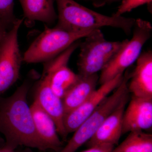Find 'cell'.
I'll use <instances>...</instances> for the list:
<instances>
[{
    "instance_id": "6da1fadb",
    "label": "cell",
    "mask_w": 152,
    "mask_h": 152,
    "mask_svg": "<svg viewBox=\"0 0 152 152\" xmlns=\"http://www.w3.org/2000/svg\"><path fill=\"white\" fill-rule=\"evenodd\" d=\"M31 81L29 79L12 95L0 99V132L6 140L5 146L15 150L19 146L48 150L36 131L27 94Z\"/></svg>"
},
{
    "instance_id": "7a4b0ae2",
    "label": "cell",
    "mask_w": 152,
    "mask_h": 152,
    "mask_svg": "<svg viewBox=\"0 0 152 152\" xmlns=\"http://www.w3.org/2000/svg\"><path fill=\"white\" fill-rule=\"evenodd\" d=\"M58 8L56 27L73 32H81L112 27L122 30L127 35L132 31L135 19L123 16H111L97 12L74 0H55Z\"/></svg>"
},
{
    "instance_id": "3957f363",
    "label": "cell",
    "mask_w": 152,
    "mask_h": 152,
    "mask_svg": "<svg viewBox=\"0 0 152 152\" xmlns=\"http://www.w3.org/2000/svg\"><path fill=\"white\" fill-rule=\"evenodd\" d=\"M130 78L129 70L125 72L122 81L111 95L108 96L75 132L65 146L58 152H75L92 137L104 120L124 100L129 97L128 84Z\"/></svg>"
},
{
    "instance_id": "277c9868",
    "label": "cell",
    "mask_w": 152,
    "mask_h": 152,
    "mask_svg": "<svg viewBox=\"0 0 152 152\" xmlns=\"http://www.w3.org/2000/svg\"><path fill=\"white\" fill-rule=\"evenodd\" d=\"M80 43L77 62L78 75H90L102 71L110 62L127 39L109 41L100 29L94 30Z\"/></svg>"
},
{
    "instance_id": "5b68a950",
    "label": "cell",
    "mask_w": 152,
    "mask_h": 152,
    "mask_svg": "<svg viewBox=\"0 0 152 152\" xmlns=\"http://www.w3.org/2000/svg\"><path fill=\"white\" fill-rule=\"evenodd\" d=\"M133 36L101 71L98 83L101 85L110 81L124 72L137 61L146 42L151 38L152 26L149 22L140 18L135 20Z\"/></svg>"
},
{
    "instance_id": "8992f818",
    "label": "cell",
    "mask_w": 152,
    "mask_h": 152,
    "mask_svg": "<svg viewBox=\"0 0 152 152\" xmlns=\"http://www.w3.org/2000/svg\"><path fill=\"white\" fill-rule=\"evenodd\" d=\"M94 30L73 32L56 27H46L25 52L23 61L29 64L46 62Z\"/></svg>"
},
{
    "instance_id": "52a82bcc",
    "label": "cell",
    "mask_w": 152,
    "mask_h": 152,
    "mask_svg": "<svg viewBox=\"0 0 152 152\" xmlns=\"http://www.w3.org/2000/svg\"><path fill=\"white\" fill-rule=\"evenodd\" d=\"M24 18L17 19L7 32L0 48V96L18 80L23 57L18 43V32Z\"/></svg>"
},
{
    "instance_id": "ba28073f",
    "label": "cell",
    "mask_w": 152,
    "mask_h": 152,
    "mask_svg": "<svg viewBox=\"0 0 152 152\" xmlns=\"http://www.w3.org/2000/svg\"><path fill=\"white\" fill-rule=\"evenodd\" d=\"M79 45L80 43L77 41L61 53L45 62L44 64L43 72L48 77L51 88L55 94L61 99L80 77L68 66L71 56Z\"/></svg>"
},
{
    "instance_id": "9c48e42d",
    "label": "cell",
    "mask_w": 152,
    "mask_h": 152,
    "mask_svg": "<svg viewBox=\"0 0 152 152\" xmlns=\"http://www.w3.org/2000/svg\"><path fill=\"white\" fill-rule=\"evenodd\" d=\"M124 76V74L119 75L111 80L101 85L83 103L65 115L64 126L67 134L74 132L109 94L119 86Z\"/></svg>"
},
{
    "instance_id": "30bf717a",
    "label": "cell",
    "mask_w": 152,
    "mask_h": 152,
    "mask_svg": "<svg viewBox=\"0 0 152 152\" xmlns=\"http://www.w3.org/2000/svg\"><path fill=\"white\" fill-rule=\"evenodd\" d=\"M35 94V100L54 121L59 135L66 138L68 134L64 126L62 101L52 91L48 78L44 72L37 83Z\"/></svg>"
},
{
    "instance_id": "8fae6325",
    "label": "cell",
    "mask_w": 152,
    "mask_h": 152,
    "mask_svg": "<svg viewBox=\"0 0 152 152\" xmlns=\"http://www.w3.org/2000/svg\"><path fill=\"white\" fill-rule=\"evenodd\" d=\"M152 126V98L132 96L123 118L122 134L134 131H143Z\"/></svg>"
},
{
    "instance_id": "7c38bea8",
    "label": "cell",
    "mask_w": 152,
    "mask_h": 152,
    "mask_svg": "<svg viewBox=\"0 0 152 152\" xmlns=\"http://www.w3.org/2000/svg\"><path fill=\"white\" fill-rule=\"evenodd\" d=\"M128 83L129 93L134 96L152 98V52H142L136 61V65L131 73Z\"/></svg>"
},
{
    "instance_id": "4fadbf2b",
    "label": "cell",
    "mask_w": 152,
    "mask_h": 152,
    "mask_svg": "<svg viewBox=\"0 0 152 152\" xmlns=\"http://www.w3.org/2000/svg\"><path fill=\"white\" fill-rule=\"evenodd\" d=\"M129 97L125 99L104 120L94 135L87 142L89 148L100 144L117 145L122 134L123 118Z\"/></svg>"
},
{
    "instance_id": "5bb4252c",
    "label": "cell",
    "mask_w": 152,
    "mask_h": 152,
    "mask_svg": "<svg viewBox=\"0 0 152 152\" xmlns=\"http://www.w3.org/2000/svg\"><path fill=\"white\" fill-rule=\"evenodd\" d=\"M30 107L36 131L41 140L48 150L60 151L63 148V144L53 118L42 108L35 100Z\"/></svg>"
},
{
    "instance_id": "9a60e30c",
    "label": "cell",
    "mask_w": 152,
    "mask_h": 152,
    "mask_svg": "<svg viewBox=\"0 0 152 152\" xmlns=\"http://www.w3.org/2000/svg\"><path fill=\"white\" fill-rule=\"evenodd\" d=\"M62 98L64 115L78 107L96 89L99 77L97 74L82 76Z\"/></svg>"
},
{
    "instance_id": "2e32d148",
    "label": "cell",
    "mask_w": 152,
    "mask_h": 152,
    "mask_svg": "<svg viewBox=\"0 0 152 152\" xmlns=\"http://www.w3.org/2000/svg\"><path fill=\"white\" fill-rule=\"evenodd\" d=\"M55 0H19L27 25L40 21L50 26L58 19L54 5Z\"/></svg>"
},
{
    "instance_id": "e0dca14e",
    "label": "cell",
    "mask_w": 152,
    "mask_h": 152,
    "mask_svg": "<svg viewBox=\"0 0 152 152\" xmlns=\"http://www.w3.org/2000/svg\"><path fill=\"white\" fill-rule=\"evenodd\" d=\"M112 152H152V134L143 131L130 132L124 140Z\"/></svg>"
},
{
    "instance_id": "ac0fdd59",
    "label": "cell",
    "mask_w": 152,
    "mask_h": 152,
    "mask_svg": "<svg viewBox=\"0 0 152 152\" xmlns=\"http://www.w3.org/2000/svg\"><path fill=\"white\" fill-rule=\"evenodd\" d=\"M14 8V0H0V23L9 28L12 26L18 19Z\"/></svg>"
},
{
    "instance_id": "d6986e66",
    "label": "cell",
    "mask_w": 152,
    "mask_h": 152,
    "mask_svg": "<svg viewBox=\"0 0 152 152\" xmlns=\"http://www.w3.org/2000/svg\"><path fill=\"white\" fill-rule=\"evenodd\" d=\"M152 2V0H122L117 12L113 15L117 16H122L123 14L131 12L143 5H150Z\"/></svg>"
},
{
    "instance_id": "ffe728a7",
    "label": "cell",
    "mask_w": 152,
    "mask_h": 152,
    "mask_svg": "<svg viewBox=\"0 0 152 152\" xmlns=\"http://www.w3.org/2000/svg\"><path fill=\"white\" fill-rule=\"evenodd\" d=\"M114 146L110 144H100L89 147L81 152H112Z\"/></svg>"
},
{
    "instance_id": "44dd1931",
    "label": "cell",
    "mask_w": 152,
    "mask_h": 152,
    "mask_svg": "<svg viewBox=\"0 0 152 152\" xmlns=\"http://www.w3.org/2000/svg\"><path fill=\"white\" fill-rule=\"evenodd\" d=\"M10 28H11L7 27L4 25L0 23V48H1L3 39H4L7 32Z\"/></svg>"
},
{
    "instance_id": "7402d4cb",
    "label": "cell",
    "mask_w": 152,
    "mask_h": 152,
    "mask_svg": "<svg viewBox=\"0 0 152 152\" xmlns=\"http://www.w3.org/2000/svg\"><path fill=\"white\" fill-rule=\"evenodd\" d=\"M83 1L91 2L94 6L96 7L103 6L106 3L105 0H83Z\"/></svg>"
},
{
    "instance_id": "603a6c76",
    "label": "cell",
    "mask_w": 152,
    "mask_h": 152,
    "mask_svg": "<svg viewBox=\"0 0 152 152\" xmlns=\"http://www.w3.org/2000/svg\"><path fill=\"white\" fill-rule=\"evenodd\" d=\"M0 152H15V150L11 149L10 148L5 146L0 148Z\"/></svg>"
},
{
    "instance_id": "cb8c5ba5",
    "label": "cell",
    "mask_w": 152,
    "mask_h": 152,
    "mask_svg": "<svg viewBox=\"0 0 152 152\" xmlns=\"http://www.w3.org/2000/svg\"><path fill=\"white\" fill-rule=\"evenodd\" d=\"M122 0H105L106 3H112L115 2L120 1H122Z\"/></svg>"
},
{
    "instance_id": "d4e9b609",
    "label": "cell",
    "mask_w": 152,
    "mask_h": 152,
    "mask_svg": "<svg viewBox=\"0 0 152 152\" xmlns=\"http://www.w3.org/2000/svg\"><path fill=\"white\" fill-rule=\"evenodd\" d=\"M20 152H34L32 151L30 148H27L26 149L23 150L21 151Z\"/></svg>"
}]
</instances>
